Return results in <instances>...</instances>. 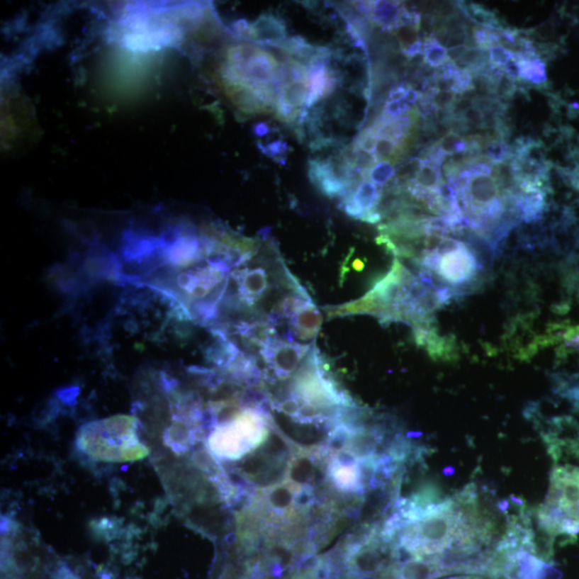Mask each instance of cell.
Masks as SVG:
<instances>
[{
  "label": "cell",
  "mask_w": 579,
  "mask_h": 579,
  "mask_svg": "<svg viewBox=\"0 0 579 579\" xmlns=\"http://www.w3.org/2000/svg\"><path fill=\"white\" fill-rule=\"evenodd\" d=\"M77 446L95 461L128 463L147 456V447L137 437V420L119 415L91 422L79 429Z\"/></svg>",
  "instance_id": "obj_1"
},
{
  "label": "cell",
  "mask_w": 579,
  "mask_h": 579,
  "mask_svg": "<svg viewBox=\"0 0 579 579\" xmlns=\"http://www.w3.org/2000/svg\"><path fill=\"white\" fill-rule=\"evenodd\" d=\"M535 518L553 537L579 533V467L558 466L551 471L544 503L534 510Z\"/></svg>",
  "instance_id": "obj_2"
},
{
  "label": "cell",
  "mask_w": 579,
  "mask_h": 579,
  "mask_svg": "<svg viewBox=\"0 0 579 579\" xmlns=\"http://www.w3.org/2000/svg\"><path fill=\"white\" fill-rule=\"evenodd\" d=\"M271 424L273 417H265L256 409L242 407L233 420L217 425L208 440L210 451L223 459H242L264 443Z\"/></svg>",
  "instance_id": "obj_3"
},
{
  "label": "cell",
  "mask_w": 579,
  "mask_h": 579,
  "mask_svg": "<svg viewBox=\"0 0 579 579\" xmlns=\"http://www.w3.org/2000/svg\"><path fill=\"white\" fill-rule=\"evenodd\" d=\"M313 344V342L309 344L288 342L275 336L265 342L260 355L269 366L273 377L286 380L300 366Z\"/></svg>",
  "instance_id": "obj_4"
},
{
  "label": "cell",
  "mask_w": 579,
  "mask_h": 579,
  "mask_svg": "<svg viewBox=\"0 0 579 579\" xmlns=\"http://www.w3.org/2000/svg\"><path fill=\"white\" fill-rule=\"evenodd\" d=\"M484 269L478 257L465 242V246L457 252L440 257L434 275L449 286L459 288L478 279Z\"/></svg>",
  "instance_id": "obj_5"
},
{
  "label": "cell",
  "mask_w": 579,
  "mask_h": 579,
  "mask_svg": "<svg viewBox=\"0 0 579 579\" xmlns=\"http://www.w3.org/2000/svg\"><path fill=\"white\" fill-rule=\"evenodd\" d=\"M308 175L311 183L330 198H344L349 190L357 187L359 183H348L336 172L333 165L328 160L313 159L308 162ZM361 183V181H359Z\"/></svg>",
  "instance_id": "obj_6"
},
{
  "label": "cell",
  "mask_w": 579,
  "mask_h": 579,
  "mask_svg": "<svg viewBox=\"0 0 579 579\" xmlns=\"http://www.w3.org/2000/svg\"><path fill=\"white\" fill-rule=\"evenodd\" d=\"M232 280L237 286V298L233 302L252 308L264 296L269 288V277L264 269H240L231 274Z\"/></svg>",
  "instance_id": "obj_7"
},
{
  "label": "cell",
  "mask_w": 579,
  "mask_h": 579,
  "mask_svg": "<svg viewBox=\"0 0 579 579\" xmlns=\"http://www.w3.org/2000/svg\"><path fill=\"white\" fill-rule=\"evenodd\" d=\"M382 189L367 179H363L356 189L342 198V208L352 218L364 220L370 213L376 212Z\"/></svg>",
  "instance_id": "obj_8"
},
{
  "label": "cell",
  "mask_w": 579,
  "mask_h": 579,
  "mask_svg": "<svg viewBox=\"0 0 579 579\" xmlns=\"http://www.w3.org/2000/svg\"><path fill=\"white\" fill-rule=\"evenodd\" d=\"M302 487L284 480L274 486L269 487L265 490V502L274 514L275 517L288 516L291 518L292 514L298 512L296 507V499L298 493L302 490Z\"/></svg>",
  "instance_id": "obj_9"
},
{
  "label": "cell",
  "mask_w": 579,
  "mask_h": 579,
  "mask_svg": "<svg viewBox=\"0 0 579 579\" xmlns=\"http://www.w3.org/2000/svg\"><path fill=\"white\" fill-rule=\"evenodd\" d=\"M252 35L254 43L263 47H281L286 37V27L279 16L273 13H263L254 21Z\"/></svg>",
  "instance_id": "obj_10"
},
{
  "label": "cell",
  "mask_w": 579,
  "mask_h": 579,
  "mask_svg": "<svg viewBox=\"0 0 579 579\" xmlns=\"http://www.w3.org/2000/svg\"><path fill=\"white\" fill-rule=\"evenodd\" d=\"M319 451H308V449H300L298 453L294 454L290 461H288V469H286V480L293 483L302 488H308L315 472V459L319 455ZM311 490V489H310Z\"/></svg>",
  "instance_id": "obj_11"
},
{
  "label": "cell",
  "mask_w": 579,
  "mask_h": 579,
  "mask_svg": "<svg viewBox=\"0 0 579 579\" xmlns=\"http://www.w3.org/2000/svg\"><path fill=\"white\" fill-rule=\"evenodd\" d=\"M405 7L400 1H370L369 12L366 18L382 30L393 33L398 28Z\"/></svg>",
  "instance_id": "obj_12"
},
{
  "label": "cell",
  "mask_w": 579,
  "mask_h": 579,
  "mask_svg": "<svg viewBox=\"0 0 579 579\" xmlns=\"http://www.w3.org/2000/svg\"><path fill=\"white\" fill-rule=\"evenodd\" d=\"M375 540V534L370 536L365 546H359L353 557V568L363 575H371L383 568L384 559Z\"/></svg>",
  "instance_id": "obj_13"
},
{
  "label": "cell",
  "mask_w": 579,
  "mask_h": 579,
  "mask_svg": "<svg viewBox=\"0 0 579 579\" xmlns=\"http://www.w3.org/2000/svg\"><path fill=\"white\" fill-rule=\"evenodd\" d=\"M443 575L446 574L434 560L422 558H412L403 562L397 570L399 579H436Z\"/></svg>",
  "instance_id": "obj_14"
},
{
  "label": "cell",
  "mask_w": 579,
  "mask_h": 579,
  "mask_svg": "<svg viewBox=\"0 0 579 579\" xmlns=\"http://www.w3.org/2000/svg\"><path fill=\"white\" fill-rule=\"evenodd\" d=\"M457 7H459V12L468 21L478 25L480 27L493 29V30L495 31H501L505 28L497 14L487 9L484 6L474 3H466V1H459Z\"/></svg>",
  "instance_id": "obj_15"
},
{
  "label": "cell",
  "mask_w": 579,
  "mask_h": 579,
  "mask_svg": "<svg viewBox=\"0 0 579 579\" xmlns=\"http://www.w3.org/2000/svg\"><path fill=\"white\" fill-rule=\"evenodd\" d=\"M520 81H527L537 87H545L549 84L546 64L542 58H536L532 62H519Z\"/></svg>",
  "instance_id": "obj_16"
},
{
  "label": "cell",
  "mask_w": 579,
  "mask_h": 579,
  "mask_svg": "<svg viewBox=\"0 0 579 579\" xmlns=\"http://www.w3.org/2000/svg\"><path fill=\"white\" fill-rule=\"evenodd\" d=\"M441 170L442 169L439 168L437 165L423 161V165L420 169L417 177L410 185H415L423 189L429 190V191L438 192L439 187L443 181Z\"/></svg>",
  "instance_id": "obj_17"
},
{
  "label": "cell",
  "mask_w": 579,
  "mask_h": 579,
  "mask_svg": "<svg viewBox=\"0 0 579 579\" xmlns=\"http://www.w3.org/2000/svg\"><path fill=\"white\" fill-rule=\"evenodd\" d=\"M482 154L491 164L498 165L512 160L513 150L507 141L488 140V143L483 150Z\"/></svg>",
  "instance_id": "obj_18"
},
{
  "label": "cell",
  "mask_w": 579,
  "mask_h": 579,
  "mask_svg": "<svg viewBox=\"0 0 579 579\" xmlns=\"http://www.w3.org/2000/svg\"><path fill=\"white\" fill-rule=\"evenodd\" d=\"M425 64L437 69L449 62L446 47H443L434 35H428L423 40Z\"/></svg>",
  "instance_id": "obj_19"
},
{
  "label": "cell",
  "mask_w": 579,
  "mask_h": 579,
  "mask_svg": "<svg viewBox=\"0 0 579 579\" xmlns=\"http://www.w3.org/2000/svg\"><path fill=\"white\" fill-rule=\"evenodd\" d=\"M434 144L447 157L469 152L470 150L468 137H463V135H456V133H447L444 137H440L438 141L434 142Z\"/></svg>",
  "instance_id": "obj_20"
},
{
  "label": "cell",
  "mask_w": 579,
  "mask_h": 579,
  "mask_svg": "<svg viewBox=\"0 0 579 579\" xmlns=\"http://www.w3.org/2000/svg\"><path fill=\"white\" fill-rule=\"evenodd\" d=\"M395 175H396V169L394 165L388 161H383V162L378 163L375 168L366 172L363 177L364 179H369L376 186L383 187L395 179Z\"/></svg>",
  "instance_id": "obj_21"
},
{
  "label": "cell",
  "mask_w": 579,
  "mask_h": 579,
  "mask_svg": "<svg viewBox=\"0 0 579 579\" xmlns=\"http://www.w3.org/2000/svg\"><path fill=\"white\" fill-rule=\"evenodd\" d=\"M499 31L476 26L473 28V37L476 47L480 51L489 52L499 45Z\"/></svg>",
  "instance_id": "obj_22"
},
{
  "label": "cell",
  "mask_w": 579,
  "mask_h": 579,
  "mask_svg": "<svg viewBox=\"0 0 579 579\" xmlns=\"http://www.w3.org/2000/svg\"><path fill=\"white\" fill-rule=\"evenodd\" d=\"M259 148H260L261 152H262L265 156L274 159V160L277 161L278 163H281V164L286 163V154H288V145L286 142L278 140V141L267 144V145H261V144H259Z\"/></svg>",
  "instance_id": "obj_23"
},
{
  "label": "cell",
  "mask_w": 579,
  "mask_h": 579,
  "mask_svg": "<svg viewBox=\"0 0 579 579\" xmlns=\"http://www.w3.org/2000/svg\"><path fill=\"white\" fill-rule=\"evenodd\" d=\"M397 144L386 137H379L376 144L375 156L379 162L388 161L390 162L396 154Z\"/></svg>",
  "instance_id": "obj_24"
},
{
  "label": "cell",
  "mask_w": 579,
  "mask_h": 579,
  "mask_svg": "<svg viewBox=\"0 0 579 579\" xmlns=\"http://www.w3.org/2000/svg\"><path fill=\"white\" fill-rule=\"evenodd\" d=\"M514 58V54L512 52L507 51L505 47H493L489 51V64L493 69H503L505 64L510 60Z\"/></svg>",
  "instance_id": "obj_25"
},
{
  "label": "cell",
  "mask_w": 579,
  "mask_h": 579,
  "mask_svg": "<svg viewBox=\"0 0 579 579\" xmlns=\"http://www.w3.org/2000/svg\"><path fill=\"white\" fill-rule=\"evenodd\" d=\"M459 71V68L455 64V62H447L446 64L437 68L436 79L453 81L454 77Z\"/></svg>",
  "instance_id": "obj_26"
},
{
  "label": "cell",
  "mask_w": 579,
  "mask_h": 579,
  "mask_svg": "<svg viewBox=\"0 0 579 579\" xmlns=\"http://www.w3.org/2000/svg\"><path fill=\"white\" fill-rule=\"evenodd\" d=\"M465 170L468 171V173L471 175V177L493 176V165L491 164L490 162H488V161H483V162H478L471 165V167L465 169Z\"/></svg>",
  "instance_id": "obj_27"
},
{
  "label": "cell",
  "mask_w": 579,
  "mask_h": 579,
  "mask_svg": "<svg viewBox=\"0 0 579 579\" xmlns=\"http://www.w3.org/2000/svg\"><path fill=\"white\" fill-rule=\"evenodd\" d=\"M502 71L505 77H509L512 81H515V83L516 81H520V64L515 58H512V60L505 64Z\"/></svg>",
  "instance_id": "obj_28"
},
{
  "label": "cell",
  "mask_w": 579,
  "mask_h": 579,
  "mask_svg": "<svg viewBox=\"0 0 579 579\" xmlns=\"http://www.w3.org/2000/svg\"><path fill=\"white\" fill-rule=\"evenodd\" d=\"M468 51L465 45H459V47H453V49L447 50V56H449V62H456L465 55L466 52Z\"/></svg>",
  "instance_id": "obj_29"
},
{
  "label": "cell",
  "mask_w": 579,
  "mask_h": 579,
  "mask_svg": "<svg viewBox=\"0 0 579 579\" xmlns=\"http://www.w3.org/2000/svg\"><path fill=\"white\" fill-rule=\"evenodd\" d=\"M254 135L259 137H266L271 133V127L266 123H260L254 126Z\"/></svg>",
  "instance_id": "obj_30"
}]
</instances>
